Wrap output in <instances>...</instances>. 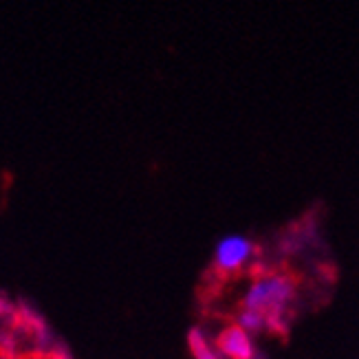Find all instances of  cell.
I'll use <instances>...</instances> for the list:
<instances>
[{
  "label": "cell",
  "mask_w": 359,
  "mask_h": 359,
  "mask_svg": "<svg viewBox=\"0 0 359 359\" xmlns=\"http://www.w3.org/2000/svg\"><path fill=\"white\" fill-rule=\"evenodd\" d=\"M218 351L229 359H254L256 355L252 337L243 329H238V326H229L227 331L221 333V337H218Z\"/></svg>",
  "instance_id": "3"
},
{
  "label": "cell",
  "mask_w": 359,
  "mask_h": 359,
  "mask_svg": "<svg viewBox=\"0 0 359 359\" xmlns=\"http://www.w3.org/2000/svg\"><path fill=\"white\" fill-rule=\"evenodd\" d=\"M291 293H293V287L287 278L283 276L260 278L247 289L243 298V309L258 311V313L267 316V320L269 318L273 320V316H280L287 309Z\"/></svg>",
  "instance_id": "1"
},
{
  "label": "cell",
  "mask_w": 359,
  "mask_h": 359,
  "mask_svg": "<svg viewBox=\"0 0 359 359\" xmlns=\"http://www.w3.org/2000/svg\"><path fill=\"white\" fill-rule=\"evenodd\" d=\"M254 256V243L243 233H227L214 247V267L223 273L243 269Z\"/></svg>",
  "instance_id": "2"
},
{
  "label": "cell",
  "mask_w": 359,
  "mask_h": 359,
  "mask_svg": "<svg viewBox=\"0 0 359 359\" xmlns=\"http://www.w3.org/2000/svg\"><path fill=\"white\" fill-rule=\"evenodd\" d=\"M267 322H269L267 316L258 313V311H249V309H243L236 318V326L243 329L245 333H258L267 326Z\"/></svg>",
  "instance_id": "4"
},
{
  "label": "cell",
  "mask_w": 359,
  "mask_h": 359,
  "mask_svg": "<svg viewBox=\"0 0 359 359\" xmlns=\"http://www.w3.org/2000/svg\"><path fill=\"white\" fill-rule=\"evenodd\" d=\"M190 348H192V355L196 359H223L221 351L212 348L210 341L205 339V335H201L198 331L190 333Z\"/></svg>",
  "instance_id": "5"
}]
</instances>
